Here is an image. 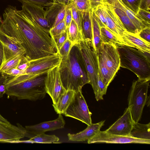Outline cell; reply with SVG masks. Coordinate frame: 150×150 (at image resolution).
I'll list each match as a JSON object with an SVG mask.
<instances>
[{
    "mask_svg": "<svg viewBox=\"0 0 150 150\" xmlns=\"http://www.w3.org/2000/svg\"><path fill=\"white\" fill-rule=\"evenodd\" d=\"M67 39L74 46L80 40H81L79 32L77 25L72 20L71 24L67 29Z\"/></svg>",
    "mask_w": 150,
    "mask_h": 150,
    "instance_id": "f1b7e54d",
    "label": "cell"
},
{
    "mask_svg": "<svg viewBox=\"0 0 150 150\" xmlns=\"http://www.w3.org/2000/svg\"><path fill=\"white\" fill-rule=\"evenodd\" d=\"M100 30L101 38L103 43L112 44L116 47L124 45L123 42L105 27H101Z\"/></svg>",
    "mask_w": 150,
    "mask_h": 150,
    "instance_id": "484cf974",
    "label": "cell"
},
{
    "mask_svg": "<svg viewBox=\"0 0 150 150\" xmlns=\"http://www.w3.org/2000/svg\"><path fill=\"white\" fill-rule=\"evenodd\" d=\"M102 5L105 14V28L123 42L122 37L126 30L123 23L111 4L104 1Z\"/></svg>",
    "mask_w": 150,
    "mask_h": 150,
    "instance_id": "4fadbf2b",
    "label": "cell"
},
{
    "mask_svg": "<svg viewBox=\"0 0 150 150\" xmlns=\"http://www.w3.org/2000/svg\"><path fill=\"white\" fill-rule=\"evenodd\" d=\"M139 8L150 10V0H140Z\"/></svg>",
    "mask_w": 150,
    "mask_h": 150,
    "instance_id": "7bdbcfd3",
    "label": "cell"
},
{
    "mask_svg": "<svg viewBox=\"0 0 150 150\" xmlns=\"http://www.w3.org/2000/svg\"><path fill=\"white\" fill-rule=\"evenodd\" d=\"M100 27H106V21L105 14L102 3L92 11Z\"/></svg>",
    "mask_w": 150,
    "mask_h": 150,
    "instance_id": "1f68e13d",
    "label": "cell"
},
{
    "mask_svg": "<svg viewBox=\"0 0 150 150\" xmlns=\"http://www.w3.org/2000/svg\"><path fill=\"white\" fill-rule=\"evenodd\" d=\"M105 120H102L95 124L87 125L84 130L75 134L68 133L67 136L69 140L74 142H83L88 141L96 134L101 128L104 125Z\"/></svg>",
    "mask_w": 150,
    "mask_h": 150,
    "instance_id": "ac0fdd59",
    "label": "cell"
},
{
    "mask_svg": "<svg viewBox=\"0 0 150 150\" xmlns=\"http://www.w3.org/2000/svg\"><path fill=\"white\" fill-rule=\"evenodd\" d=\"M96 53L98 75L108 87L120 67V58L117 47L103 42Z\"/></svg>",
    "mask_w": 150,
    "mask_h": 150,
    "instance_id": "5b68a950",
    "label": "cell"
},
{
    "mask_svg": "<svg viewBox=\"0 0 150 150\" xmlns=\"http://www.w3.org/2000/svg\"><path fill=\"white\" fill-rule=\"evenodd\" d=\"M59 65L50 69L47 73L45 79L46 91L52 98L53 104L56 103L66 91L61 79Z\"/></svg>",
    "mask_w": 150,
    "mask_h": 150,
    "instance_id": "8fae6325",
    "label": "cell"
},
{
    "mask_svg": "<svg viewBox=\"0 0 150 150\" xmlns=\"http://www.w3.org/2000/svg\"><path fill=\"white\" fill-rule=\"evenodd\" d=\"M78 49L84 63L89 80L96 98L98 94V65L97 55L92 44L85 39L75 45Z\"/></svg>",
    "mask_w": 150,
    "mask_h": 150,
    "instance_id": "52a82bcc",
    "label": "cell"
},
{
    "mask_svg": "<svg viewBox=\"0 0 150 150\" xmlns=\"http://www.w3.org/2000/svg\"><path fill=\"white\" fill-rule=\"evenodd\" d=\"M137 14L143 21L150 25V10L139 8Z\"/></svg>",
    "mask_w": 150,
    "mask_h": 150,
    "instance_id": "74e56055",
    "label": "cell"
},
{
    "mask_svg": "<svg viewBox=\"0 0 150 150\" xmlns=\"http://www.w3.org/2000/svg\"></svg>",
    "mask_w": 150,
    "mask_h": 150,
    "instance_id": "c3c4849f",
    "label": "cell"
},
{
    "mask_svg": "<svg viewBox=\"0 0 150 150\" xmlns=\"http://www.w3.org/2000/svg\"><path fill=\"white\" fill-rule=\"evenodd\" d=\"M104 1L108 3L113 6L127 31L134 34H139V32L120 6L118 0H104Z\"/></svg>",
    "mask_w": 150,
    "mask_h": 150,
    "instance_id": "d6986e66",
    "label": "cell"
},
{
    "mask_svg": "<svg viewBox=\"0 0 150 150\" xmlns=\"http://www.w3.org/2000/svg\"><path fill=\"white\" fill-rule=\"evenodd\" d=\"M122 40L125 45L135 48L144 53L150 54V42L141 38L137 34L126 30L123 33Z\"/></svg>",
    "mask_w": 150,
    "mask_h": 150,
    "instance_id": "e0dca14e",
    "label": "cell"
},
{
    "mask_svg": "<svg viewBox=\"0 0 150 150\" xmlns=\"http://www.w3.org/2000/svg\"><path fill=\"white\" fill-rule=\"evenodd\" d=\"M11 124L0 114V142L19 143L20 139L30 136L25 128L19 124Z\"/></svg>",
    "mask_w": 150,
    "mask_h": 150,
    "instance_id": "9c48e42d",
    "label": "cell"
},
{
    "mask_svg": "<svg viewBox=\"0 0 150 150\" xmlns=\"http://www.w3.org/2000/svg\"><path fill=\"white\" fill-rule=\"evenodd\" d=\"M133 120L129 108H126L123 115L105 131L109 133L130 136Z\"/></svg>",
    "mask_w": 150,
    "mask_h": 150,
    "instance_id": "9a60e30c",
    "label": "cell"
},
{
    "mask_svg": "<svg viewBox=\"0 0 150 150\" xmlns=\"http://www.w3.org/2000/svg\"><path fill=\"white\" fill-rule=\"evenodd\" d=\"M66 30V27L64 19L57 25L50 28L49 33L51 37L53 39Z\"/></svg>",
    "mask_w": 150,
    "mask_h": 150,
    "instance_id": "d6a6232c",
    "label": "cell"
},
{
    "mask_svg": "<svg viewBox=\"0 0 150 150\" xmlns=\"http://www.w3.org/2000/svg\"><path fill=\"white\" fill-rule=\"evenodd\" d=\"M92 25L93 47L96 53L103 42L100 34V27L93 11Z\"/></svg>",
    "mask_w": 150,
    "mask_h": 150,
    "instance_id": "cb8c5ba5",
    "label": "cell"
},
{
    "mask_svg": "<svg viewBox=\"0 0 150 150\" xmlns=\"http://www.w3.org/2000/svg\"><path fill=\"white\" fill-rule=\"evenodd\" d=\"M64 6L62 4L53 3L52 5L46 8L45 17L50 28L54 25L60 10Z\"/></svg>",
    "mask_w": 150,
    "mask_h": 150,
    "instance_id": "d4e9b609",
    "label": "cell"
},
{
    "mask_svg": "<svg viewBox=\"0 0 150 150\" xmlns=\"http://www.w3.org/2000/svg\"><path fill=\"white\" fill-rule=\"evenodd\" d=\"M46 74L38 76L23 74L16 76L6 75L4 84L5 94L19 100L32 101L45 98L47 92L45 86Z\"/></svg>",
    "mask_w": 150,
    "mask_h": 150,
    "instance_id": "7a4b0ae2",
    "label": "cell"
},
{
    "mask_svg": "<svg viewBox=\"0 0 150 150\" xmlns=\"http://www.w3.org/2000/svg\"><path fill=\"white\" fill-rule=\"evenodd\" d=\"M30 65V60H29L25 55H23L21 57L16 68L23 71L27 69Z\"/></svg>",
    "mask_w": 150,
    "mask_h": 150,
    "instance_id": "f35d334b",
    "label": "cell"
},
{
    "mask_svg": "<svg viewBox=\"0 0 150 150\" xmlns=\"http://www.w3.org/2000/svg\"><path fill=\"white\" fill-rule=\"evenodd\" d=\"M76 8L81 12H85L90 9L89 0H73Z\"/></svg>",
    "mask_w": 150,
    "mask_h": 150,
    "instance_id": "d590c367",
    "label": "cell"
},
{
    "mask_svg": "<svg viewBox=\"0 0 150 150\" xmlns=\"http://www.w3.org/2000/svg\"><path fill=\"white\" fill-rule=\"evenodd\" d=\"M150 80L134 81L129 94L128 107L133 120L138 122L140 120L144 106L147 103L148 91Z\"/></svg>",
    "mask_w": 150,
    "mask_h": 150,
    "instance_id": "8992f818",
    "label": "cell"
},
{
    "mask_svg": "<svg viewBox=\"0 0 150 150\" xmlns=\"http://www.w3.org/2000/svg\"><path fill=\"white\" fill-rule=\"evenodd\" d=\"M71 8L73 20L76 23L82 40L84 39L81 28V13L76 8L73 1L71 2Z\"/></svg>",
    "mask_w": 150,
    "mask_h": 150,
    "instance_id": "f546056e",
    "label": "cell"
},
{
    "mask_svg": "<svg viewBox=\"0 0 150 150\" xmlns=\"http://www.w3.org/2000/svg\"><path fill=\"white\" fill-rule=\"evenodd\" d=\"M0 41L3 45L4 50V59L2 64L18 53L25 51L23 47L12 42L0 33Z\"/></svg>",
    "mask_w": 150,
    "mask_h": 150,
    "instance_id": "ffe728a7",
    "label": "cell"
},
{
    "mask_svg": "<svg viewBox=\"0 0 150 150\" xmlns=\"http://www.w3.org/2000/svg\"><path fill=\"white\" fill-rule=\"evenodd\" d=\"M72 0H52L54 3L62 4L65 6L69 4Z\"/></svg>",
    "mask_w": 150,
    "mask_h": 150,
    "instance_id": "bcb514c9",
    "label": "cell"
},
{
    "mask_svg": "<svg viewBox=\"0 0 150 150\" xmlns=\"http://www.w3.org/2000/svg\"><path fill=\"white\" fill-rule=\"evenodd\" d=\"M74 46L73 44L68 39L65 42L58 52L61 57V61H64L68 59Z\"/></svg>",
    "mask_w": 150,
    "mask_h": 150,
    "instance_id": "4dcf8cb0",
    "label": "cell"
},
{
    "mask_svg": "<svg viewBox=\"0 0 150 150\" xmlns=\"http://www.w3.org/2000/svg\"><path fill=\"white\" fill-rule=\"evenodd\" d=\"M81 13V28L85 40L93 44L92 13L90 9Z\"/></svg>",
    "mask_w": 150,
    "mask_h": 150,
    "instance_id": "44dd1931",
    "label": "cell"
},
{
    "mask_svg": "<svg viewBox=\"0 0 150 150\" xmlns=\"http://www.w3.org/2000/svg\"><path fill=\"white\" fill-rule=\"evenodd\" d=\"M120 58V66L128 69L141 80H150V61L149 53H144L130 46L117 47Z\"/></svg>",
    "mask_w": 150,
    "mask_h": 150,
    "instance_id": "277c9868",
    "label": "cell"
},
{
    "mask_svg": "<svg viewBox=\"0 0 150 150\" xmlns=\"http://www.w3.org/2000/svg\"><path fill=\"white\" fill-rule=\"evenodd\" d=\"M65 121L62 114H59L57 119L53 120L44 122L34 125L27 126L25 128L32 137L47 131L63 128Z\"/></svg>",
    "mask_w": 150,
    "mask_h": 150,
    "instance_id": "2e32d148",
    "label": "cell"
},
{
    "mask_svg": "<svg viewBox=\"0 0 150 150\" xmlns=\"http://www.w3.org/2000/svg\"><path fill=\"white\" fill-rule=\"evenodd\" d=\"M22 71L14 68L8 70L1 74L10 76H16L21 74Z\"/></svg>",
    "mask_w": 150,
    "mask_h": 150,
    "instance_id": "b9f144b4",
    "label": "cell"
},
{
    "mask_svg": "<svg viewBox=\"0 0 150 150\" xmlns=\"http://www.w3.org/2000/svg\"><path fill=\"white\" fill-rule=\"evenodd\" d=\"M25 51L18 53L8 60L0 67L1 74L10 69L17 67L22 56L25 55Z\"/></svg>",
    "mask_w": 150,
    "mask_h": 150,
    "instance_id": "4316f807",
    "label": "cell"
},
{
    "mask_svg": "<svg viewBox=\"0 0 150 150\" xmlns=\"http://www.w3.org/2000/svg\"><path fill=\"white\" fill-rule=\"evenodd\" d=\"M123 4L137 14L139 9L140 0H121Z\"/></svg>",
    "mask_w": 150,
    "mask_h": 150,
    "instance_id": "e575fe53",
    "label": "cell"
},
{
    "mask_svg": "<svg viewBox=\"0 0 150 150\" xmlns=\"http://www.w3.org/2000/svg\"><path fill=\"white\" fill-rule=\"evenodd\" d=\"M53 39L54 40L57 47V52H58L59 50L67 39V30L55 37Z\"/></svg>",
    "mask_w": 150,
    "mask_h": 150,
    "instance_id": "836d02e7",
    "label": "cell"
},
{
    "mask_svg": "<svg viewBox=\"0 0 150 150\" xmlns=\"http://www.w3.org/2000/svg\"><path fill=\"white\" fill-rule=\"evenodd\" d=\"M88 144L106 143L110 144L138 143L149 144L150 140L138 139L109 133L100 130L88 141Z\"/></svg>",
    "mask_w": 150,
    "mask_h": 150,
    "instance_id": "7c38bea8",
    "label": "cell"
},
{
    "mask_svg": "<svg viewBox=\"0 0 150 150\" xmlns=\"http://www.w3.org/2000/svg\"><path fill=\"white\" fill-rule=\"evenodd\" d=\"M0 33L25 50L29 60L38 59L57 52L54 40L49 31L15 6H8L3 14Z\"/></svg>",
    "mask_w": 150,
    "mask_h": 150,
    "instance_id": "6da1fadb",
    "label": "cell"
},
{
    "mask_svg": "<svg viewBox=\"0 0 150 150\" xmlns=\"http://www.w3.org/2000/svg\"><path fill=\"white\" fill-rule=\"evenodd\" d=\"M150 123L140 124L134 121L130 136L138 139L150 140Z\"/></svg>",
    "mask_w": 150,
    "mask_h": 150,
    "instance_id": "603a6c76",
    "label": "cell"
},
{
    "mask_svg": "<svg viewBox=\"0 0 150 150\" xmlns=\"http://www.w3.org/2000/svg\"><path fill=\"white\" fill-rule=\"evenodd\" d=\"M2 22V18L0 16V25L1 24Z\"/></svg>",
    "mask_w": 150,
    "mask_h": 150,
    "instance_id": "7dc6e473",
    "label": "cell"
},
{
    "mask_svg": "<svg viewBox=\"0 0 150 150\" xmlns=\"http://www.w3.org/2000/svg\"><path fill=\"white\" fill-rule=\"evenodd\" d=\"M59 71L62 84L66 91L76 92L89 83V80L84 63L78 49L74 46L68 59L61 61Z\"/></svg>",
    "mask_w": 150,
    "mask_h": 150,
    "instance_id": "3957f363",
    "label": "cell"
},
{
    "mask_svg": "<svg viewBox=\"0 0 150 150\" xmlns=\"http://www.w3.org/2000/svg\"><path fill=\"white\" fill-rule=\"evenodd\" d=\"M138 35L142 39L150 42V26L145 27Z\"/></svg>",
    "mask_w": 150,
    "mask_h": 150,
    "instance_id": "ab89813d",
    "label": "cell"
},
{
    "mask_svg": "<svg viewBox=\"0 0 150 150\" xmlns=\"http://www.w3.org/2000/svg\"><path fill=\"white\" fill-rule=\"evenodd\" d=\"M71 1L69 4L66 6V7L65 13L64 20L67 29L70 26L73 20L71 8Z\"/></svg>",
    "mask_w": 150,
    "mask_h": 150,
    "instance_id": "8d00e7d4",
    "label": "cell"
},
{
    "mask_svg": "<svg viewBox=\"0 0 150 150\" xmlns=\"http://www.w3.org/2000/svg\"><path fill=\"white\" fill-rule=\"evenodd\" d=\"M4 59V53L3 45L0 41V67L2 65Z\"/></svg>",
    "mask_w": 150,
    "mask_h": 150,
    "instance_id": "f6af8a7d",
    "label": "cell"
},
{
    "mask_svg": "<svg viewBox=\"0 0 150 150\" xmlns=\"http://www.w3.org/2000/svg\"><path fill=\"white\" fill-rule=\"evenodd\" d=\"M30 65L21 74L39 76L47 73L51 69L59 65L61 59L59 54H55L38 59L30 60Z\"/></svg>",
    "mask_w": 150,
    "mask_h": 150,
    "instance_id": "30bf717a",
    "label": "cell"
},
{
    "mask_svg": "<svg viewBox=\"0 0 150 150\" xmlns=\"http://www.w3.org/2000/svg\"><path fill=\"white\" fill-rule=\"evenodd\" d=\"M66 7V6H64L60 10L55 22L52 28L57 25L64 19Z\"/></svg>",
    "mask_w": 150,
    "mask_h": 150,
    "instance_id": "60d3db41",
    "label": "cell"
},
{
    "mask_svg": "<svg viewBox=\"0 0 150 150\" xmlns=\"http://www.w3.org/2000/svg\"><path fill=\"white\" fill-rule=\"evenodd\" d=\"M75 92L71 90L66 91L59 98L58 102L52 106L57 114H64L72 102Z\"/></svg>",
    "mask_w": 150,
    "mask_h": 150,
    "instance_id": "7402d4cb",
    "label": "cell"
},
{
    "mask_svg": "<svg viewBox=\"0 0 150 150\" xmlns=\"http://www.w3.org/2000/svg\"><path fill=\"white\" fill-rule=\"evenodd\" d=\"M22 10L40 26L50 31L49 23L45 17V10L43 6L27 1H22Z\"/></svg>",
    "mask_w": 150,
    "mask_h": 150,
    "instance_id": "5bb4252c",
    "label": "cell"
},
{
    "mask_svg": "<svg viewBox=\"0 0 150 150\" xmlns=\"http://www.w3.org/2000/svg\"><path fill=\"white\" fill-rule=\"evenodd\" d=\"M90 8L93 11L97 7L104 2V0H89Z\"/></svg>",
    "mask_w": 150,
    "mask_h": 150,
    "instance_id": "ee69618b",
    "label": "cell"
},
{
    "mask_svg": "<svg viewBox=\"0 0 150 150\" xmlns=\"http://www.w3.org/2000/svg\"><path fill=\"white\" fill-rule=\"evenodd\" d=\"M91 114L81 90L75 92L72 102L64 115L91 125L92 124Z\"/></svg>",
    "mask_w": 150,
    "mask_h": 150,
    "instance_id": "ba28073f",
    "label": "cell"
},
{
    "mask_svg": "<svg viewBox=\"0 0 150 150\" xmlns=\"http://www.w3.org/2000/svg\"><path fill=\"white\" fill-rule=\"evenodd\" d=\"M59 140V138L54 135H49L43 133L34 136L29 140L32 143H52L57 142Z\"/></svg>",
    "mask_w": 150,
    "mask_h": 150,
    "instance_id": "83f0119b",
    "label": "cell"
}]
</instances>
